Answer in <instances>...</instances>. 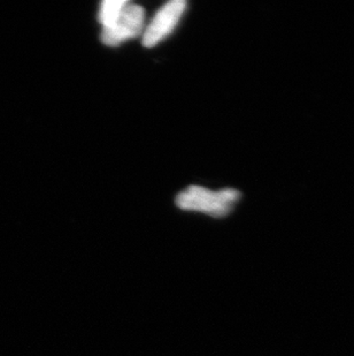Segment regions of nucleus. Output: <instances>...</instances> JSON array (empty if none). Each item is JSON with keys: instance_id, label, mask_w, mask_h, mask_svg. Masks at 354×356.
Segmentation results:
<instances>
[{"instance_id": "nucleus-1", "label": "nucleus", "mask_w": 354, "mask_h": 356, "mask_svg": "<svg viewBox=\"0 0 354 356\" xmlns=\"http://www.w3.org/2000/svg\"><path fill=\"white\" fill-rule=\"evenodd\" d=\"M239 197L241 193L236 189L210 191L194 185L177 195L176 204L182 210L203 212L215 218H222L230 213Z\"/></svg>"}, {"instance_id": "nucleus-2", "label": "nucleus", "mask_w": 354, "mask_h": 356, "mask_svg": "<svg viewBox=\"0 0 354 356\" xmlns=\"http://www.w3.org/2000/svg\"><path fill=\"white\" fill-rule=\"evenodd\" d=\"M145 10L140 5L128 3L124 12L110 27L103 28L101 42L107 47H117L126 40L136 38L144 33Z\"/></svg>"}, {"instance_id": "nucleus-3", "label": "nucleus", "mask_w": 354, "mask_h": 356, "mask_svg": "<svg viewBox=\"0 0 354 356\" xmlns=\"http://www.w3.org/2000/svg\"><path fill=\"white\" fill-rule=\"evenodd\" d=\"M187 8V3L183 0H173L165 3L158 10L150 24L144 29L143 45L152 47L160 43L174 31Z\"/></svg>"}, {"instance_id": "nucleus-4", "label": "nucleus", "mask_w": 354, "mask_h": 356, "mask_svg": "<svg viewBox=\"0 0 354 356\" xmlns=\"http://www.w3.org/2000/svg\"><path fill=\"white\" fill-rule=\"evenodd\" d=\"M128 3L129 1L127 0H106L101 3L98 21L101 22L103 28L110 27L119 19Z\"/></svg>"}]
</instances>
